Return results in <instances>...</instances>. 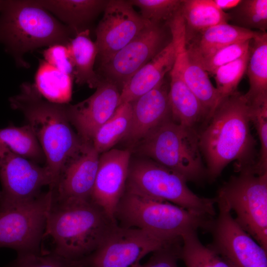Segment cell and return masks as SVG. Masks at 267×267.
<instances>
[{
	"mask_svg": "<svg viewBox=\"0 0 267 267\" xmlns=\"http://www.w3.org/2000/svg\"><path fill=\"white\" fill-rule=\"evenodd\" d=\"M251 122L250 107L237 91L222 100L204 123L198 131L199 144L209 179H216L232 162L237 172L255 166Z\"/></svg>",
	"mask_w": 267,
	"mask_h": 267,
	"instance_id": "obj_1",
	"label": "cell"
},
{
	"mask_svg": "<svg viewBox=\"0 0 267 267\" xmlns=\"http://www.w3.org/2000/svg\"><path fill=\"white\" fill-rule=\"evenodd\" d=\"M10 106L21 112L44 152L53 189L65 165L77 155L84 142L71 124L67 104L51 102L43 97L34 84L23 83L18 94L10 97Z\"/></svg>",
	"mask_w": 267,
	"mask_h": 267,
	"instance_id": "obj_2",
	"label": "cell"
},
{
	"mask_svg": "<svg viewBox=\"0 0 267 267\" xmlns=\"http://www.w3.org/2000/svg\"><path fill=\"white\" fill-rule=\"evenodd\" d=\"M117 225L91 199L55 202L53 199L44 237H51L55 253L78 261L95 251Z\"/></svg>",
	"mask_w": 267,
	"mask_h": 267,
	"instance_id": "obj_3",
	"label": "cell"
},
{
	"mask_svg": "<svg viewBox=\"0 0 267 267\" xmlns=\"http://www.w3.org/2000/svg\"><path fill=\"white\" fill-rule=\"evenodd\" d=\"M73 37L67 27L34 0H0V43L19 67H29L26 53L67 44Z\"/></svg>",
	"mask_w": 267,
	"mask_h": 267,
	"instance_id": "obj_4",
	"label": "cell"
},
{
	"mask_svg": "<svg viewBox=\"0 0 267 267\" xmlns=\"http://www.w3.org/2000/svg\"><path fill=\"white\" fill-rule=\"evenodd\" d=\"M214 217L126 188L114 213L119 226L137 228L169 242L181 241L185 234L200 228L208 231Z\"/></svg>",
	"mask_w": 267,
	"mask_h": 267,
	"instance_id": "obj_5",
	"label": "cell"
},
{
	"mask_svg": "<svg viewBox=\"0 0 267 267\" xmlns=\"http://www.w3.org/2000/svg\"><path fill=\"white\" fill-rule=\"evenodd\" d=\"M139 152L183 177L199 182L207 178L199 144L198 130L169 118L136 144Z\"/></svg>",
	"mask_w": 267,
	"mask_h": 267,
	"instance_id": "obj_6",
	"label": "cell"
},
{
	"mask_svg": "<svg viewBox=\"0 0 267 267\" xmlns=\"http://www.w3.org/2000/svg\"><path fill=\"white\" fill-rule=\"evenodd\" d=\"M181 175L149 158L130 162L125 188L169 202L186 210L214 217L216 197H201L192 192Z\"/></svg>",
	"mask_w": 267,
	"mask_h": 267,
	"instance_id": "obj_7",
	"label": "cell"
},
{
	"mask_svg": "<svg viewBox=\"0 0 267 267\" xmlns=\"http://www.w3.org/2000/svg\"><path fill=\"white\" fill-rule=\"evenodd\" d=\"M231 176L218 195L234 212L237 223L267 251V173L251 169Z\"/></svg>",
	"mask_w": 267,
	"mask_h": 267,
	"instance_id": "obj_8",
	"label": "cell"
},
{
	"mask_svg": "<svg viewBox=\"0 0 267 267\" xmlns=\"http://www.w3.org/2000/svg\"><path fill=\"white\" fill-rule=\"evenodd\" d=\"M53 198L49 189L30 200L0 202V247L18 254L39 252Z\"/></svg>",
	"mask_w": 267,
	"mask_h": 267,
	"instance_id": "obj_9",
	"label": "cell"
},
{
	"mask_svg": "<svg viewBox=\"0 0 267 267\" xmlns=\"http://www.w3.org/2000/svg\"><path fill=\"white\" fill-rule=\"evenodd\" d=\"M216 198L219 212L208 230L212 241L208 246L232 267H267V251L237 223L225 202Z\"/></svg>",
	"mask_w": 267,
	"mask_h": 267,
	"instance_id": "obj_10",
	"label": "cell"
},
{
	"mask_svg": "<svg viewBox=\"0 0 267 267\" xmlns=\"http://www.w3.org/2000/svg\"><path fill=\"white\" fill-rule=\"evenodd\" d=\"M146 231L118 224L79 267H137L146 255L169 244Z\"/></svg>",
	"mask_w": 267,
	"mask_h": 267,
	"instance_id": "obj_11",
	"label": "cell"
},
{
	"mask_svg": "<svg viewBox=\"0 0 267 267\" xmlns=\"http://www.w3.org/2000/svg\"><path fill=\"white\" fill-rule=\"evenodd\" d=\"M167 24H150L108 61L96 73L121 90L131 77L172 41Z\"/></svg>",
	"mask_w": 267,
	"mask_h": 267,
	"instance_id": "obj_12",
	"label": "cell"
},
{
	"mask_svg": "<svg viewBox=\"0 0 267 267\" xmlns=\"http://www.w3.org/2000/svg\"><path fill=\"white\" fill-rule=\"evenodd\" d=\"M0 202H19L38 197L44 186H51L45 166L22 157L0 142Z\"/></svg>",
	"mask_w": 267,
	"mask_h": 267,
	"instance_id": "obj_13",
	"label": "cell"
},
{
	"mask_svg": "<svg viewBox=\"0 0 267 267\" xmlns=\"http://www.w3.org/2000/svg\"><path fill=\"white\" fill-rule=\"evenodd\" d=\"M149 24L128 0H108L95 29L100 65L108 61Z\"/></svg>",
	"mask_w": 267,
	"mask_h": 267,
	"instance_id": "obj_14",
	"label": "cell"
},
{
	"mask_svg": "<svg viewBox=\"0 0 267 267\" xmlns=\"http://www.w3.org/2000/svg\"><path fill=\"white\" fill-rule=\"evenodd\" d=\"M131 155L129 149H111L99 155L91 200L115 221L114 213L125 189Z\"/></svg>",
	"mask_w": 267,
	"mask_h": 267,
	"instance_id": "obj_15",
	"label": "cell"
},
{
	"mask_svg": "<svg viewBox=\"0 0 267 267\" xmlns=\"http://www.w3.org/2000/svg\"><path fill=\"white\" fill-rule=\"evenodd\" d=\"M120 92L116 86L103 80L89 97L77 104H67L69 120L84 142L91 143L96 132L114 113Z\"/></svg>",
	"mask_w": 267,
	"mask_h": 267,
	"instance_id": "obj_16",
	"label": "cell"
},
{
	"mask_svg": "<svg viewBox=\"0 0 267 267\" xmlns=\"http://www.w3.org/2000/svg\"><path fill=\"white\" fill-rule=\"evenodd\" d=\"M99 158V154L92 143H86L61 170L53 189L54 201L91 199Z\"/></svg>",
	"mask_w": 267,
	"mask_h": 267,
	"instance_id": "obj_17",
	"label": "cell"
},
{
	"mask_svg": "<svg viewBox=\"0 0 267 267\" xmlns=\"http://www.w3.org/2000/svg\"><path fill=\"white\" fill-rule=\"evenodd\" d=\"M168 26L176 49V58L172 69L180 74L187 86L200 101L209 118L219 103L218 91L211 83L208 74L188 58L182 18L176 17L169 22Z\"/></svg>",
	"mask_w": 267,
	"mask_h": 267,
	"instance_id": "obj_18",
	"label": "cell"
},
{
	"mask_svg": "<svg viewBox=\"0 0 267 267\" xmlns=\"http://www.w3.org/2000/svg\"><path fill=\"white\" fill-rule=\"evenodd\" d=\"M169 90V85L164 79L153 89L130 102L131 124L124 140L136 145L160 124L171 118Z\"/></svg>",
	"mask_w": 267,
	"mask_h": 267,
	"instance_id": "obj_19",
	"label": "cell"
},
{
	"mask_svg": "<svg viewBox=\"0 0 267 267\" xmlns=\"http://www.w3.org/2000/svg\"><path fill=\"white\" fill-rule=\"evenodd\" d=\"M175 58L176 49L172 40L127 82L121 90L119 105L132 102L156 87L172 70Z\"/></svg>",
	"mask_w": 267,
	"mask_h": 267,
	"instance_id": "obj_20",
	"label": "cell"
},
{
	"mask_svg": "<svg viewBox=\"0 0 267 267\" xmlns=\"http://www.w3.org/2000/svg\"><path fill=\"white\" fill-rule=\"evenodd\" d=\"M257 31L228 23L217 25L185 41L187 54L189 60L196 64L228 45L252 39Z\"/></svg>",
	"mask_w": 267,
	"mask_h": 267,
	"instance_id": "obj_21",
	"label": "cell"
},
{
	"mask_svg": "<svg viewBox=\"0 0 267 267\" xmlns=\"http://www.w3.org/2000/svg\"><path fill=\"white\" fill-rule=\"evenodd\" d=\"M67 27L74 37L103 12L108 0H34Z\"/></svg>",
	"mask_w": 267,
	"mask_h": 267,
	"instance_id": "obj_22",
	"label": "cell"
},
{
	"mask_svg": "<svg viewBox=\"0 0 267 267\" xmlns=\"http://www.w3.org/2000/svg\"><path fill=\"white\" fill-rule=\"evenodd\" d=\"M169 73V100L172 120L180 125L197 130V126L204 123L208 115L180 74L173 69Z\"/></svg>",
	"mask_w": 267,
	"mask_h": 267,
	"instance_id": "obj_23",
	"label": "cell"
},
{
	"mask_svg": "<svg viewBox=\"0 0 267 267\" xmlns=\"http://www.w3.org/2000/svg\"><path fill=\"white\" fill-rule=\"evenodd\" d=\"M246 73L249 88L244 96L251 108L267 105V33L257 31L251 40Z\"/></svg>",
	"mask_w": 267,
	"mask_h": 267,
	"instance_id": "obj_24",
	"label": "cell"
},
{
	"mask_svg": "<svg viewBox=\"0 0 267 267\" xmlns=\"http://www.w3.org/2000/svg\"><path fill=\"white\" fill-rule=\"evenodd\" d=\"M73 66V79L79 85L96 89L103 81L94 70L98 50L86 30L73 37L67 44Z\"/></svg>",
	"mask_w": 267,
	"mask_h": 267,
	"instance_id": "obj_25",
	"label": "cell"
},
{
	"mask_svg": "<svg viewBox=\"0 0 267 267\" xmlns=\"http://www.w3.org/2000/svg\"><path fill=\"white\" fill-rule=\"evenodd\" d=\"M180 11L185 41L211 27L228 23L226 12L218 8L212 0H182Z\"/></svg>",
	"mask_w": 267,
	"mask_h": 267,
	"instance_id": "obj_26",
	"label": "cell"
},
{
	"mask_svg": "<svg viewBox=\"0 0 267 267\" xmlns=\"http://www.w3.org/2000/svg\"><path fill=\"white\" fill-rule=\"evenodd\" d=\"M73 78L40 60L34 85L41 95L52 103L67 104L72 94Z\"/></svg>",
	"mask_w": 267,
	"mask_h": 267,
	"instance_id": "obj_27",
	"label": "cell"
},
{
	"mask_svg": "<svg viewBox=\"0 0 267 267\" xmlns=\"http://www.w3.org/2000/svg\"><path fill=\"white\" fill-rule=\"evenodd\" d=\"M132 116L131 103H122L98 129L91 143L99 154L111 149L119 141L124 139L130 129Z\"/></svg>",
	"mask_w": 267,
	"mask_h": 267,
	"instance_id": "obj_28",
	"label": "cell"
},
{
	"mask_svg": "<svg viewBox=\"0 0 267 267\" xmlns=\"http://www.w3.org/2000/svg\"><path fill=\"white\" fill-rule=\"evenodd\" d=\"M0 142L16 154L37 164L45 161L38 140L28 124L0 129Z\"/></svg>",
	"mask_w": 267,
	"mask_h": 267,
	"instance_id": "obj_29",
	"label": "cell"
},
{
	"mask_svg": "<svg viewBox=\"0 0 267 267\" xmlns=\"http://www.w3.org/2000/svg\"><path fill=\"white\" fill-rule=\"evenodd\" d=\"M181 240L179 259L184 262L186 267H232L225 259L200 241L197 231L185 234Z\"/></svg>",
	"mask_w": 267,
	"mask_h": 267,
	"instance_id": "obj_30",
	"label": "cell"
},
{
	"mask_svg": "<svg viewBox=\"0 0 267 267\" xmlns=\"http://www.w3.org/2000/svg\"><path fill=\"white\" fill-rule=\"evenodd\" d=\"M226 12L228 24L249 30L267 32V0H240Z\"/></svg>",
	"mask_w": 267,
	"mask_h": 267,
	"instance_id": "obj_31",
	"label": "cell"
},
{
	"mask_svg": "<svg viewBox=\"0 0 267 267\" xmlns=\"http://www.w3.org/2000/svg\"><path fill=\"white\" fill-rule=\"evenodd\" d=\"M249 58V51L240 58L219 67L214 73L219 104L237 91V88L246 73Z\"/></svg>",
	"mask_w": 267,
	"mask_h": 267,
	"instance_id": "obj_32",
	"label": "cell"
},
{
	"mask_svg": "<svg viewBox=\"0 0 267 267\" xmlns=\"http://www.w3.org/2000/svg\"><path fill=\"white\" fill-rule=\"evenodd\" d=\"M139 8L140 15L150 24H167L178 11L182 0H129Z\"/></svg>",
	"mask_w": 267,
	"mask_h": 267,
	"instance_id": "obj_33",
	"label": "cell"
},
{
	"mask_svg": "<svg viewBox=\"0 0 267 267\" xmlns=\"http://www.w3.org/2000/svg\"><path fill=\"white\" fill-rule=\"evenodd\" d=\"M251 40L228 45L195 64L213 76L215 71L219 67L240 58L247 53L249 51Z\"/></svg>",
	"mask_w": 267,
	"mask_h": 267,
	"instance_id": "obj_34",
	"label": "cell"
},
{
	"mask_svg": "<svg viewBox=\"0 0 267 267\" xmlns=\"http://www.w3.org/2000/svg\"><path fill=\"white\" fill-rule=\"evenodd\" d=\"M78 261L67 260L51 251L18 254L9 267H78Z\"/></svg>",
	"mask_w": 267,
	"mask_h": 267,
	"instance_id": "obj_35",
	"label": "cell"
},
{
	"mask_svg": "<svg viewBox=\"0 0 267 267\" xmlns=\"http://www.w3.org/2000/svg\"><path fill=\"white\" fill-rule=\"evenodd\" d=\"M250 109L251 122L255 127L260 143L258 161L252 170L257 174H263L267 173V106Z\"/></svg>",
	"mask_w": 267,
	"mask_h": 267,
	"instance_id": "obj_36",
	"label": "cell"
},
{
	"mask_svg": "<svg viewBox=\"0 0 267 267\" xmlns=\"http://www.w3.org/2000/svg\"><path fill=\"white\" fill-rule=\"evenodd\" d=\"M43 55L44 60L49 64L73 78V66L67 44L52 45L43 51Z\"/></svg>",
	"mask_w": 267,
	"mask_h": 267,
	"instance_id": "obj_37",
	"label": "cell"
},
{
	"mask_svg": "<svg viewBox=\"0 0 267 267\" xmlns=\"http://www.w3.org/2000/svg\"><path fill=\"white\" fill-rule=\"evenodd\" d=\"M181 242L169 244L155 251L146 263L137 267H178L177 261Z\"/></svg>",
	"mask_w": 267,
	"mask_h": 267,
	"instance_id": "obj_38",
	"label": "cell"
},
{
	"mask_svg": "<svg viewBox=\"0 0 267 267\" xmlns=\"http://www.w3.org/2000/svg\"><path fill=\"white\" fill-rule=\"evenodd\" d=\"M216 6L220 10L225 12L235 7L240 0H212Z\"/></svg>",
	"mask_w": 267,
	"mask_h": 267,
	"instance_id": "obj_39",
	"label": "cell"
}]
</instances>
